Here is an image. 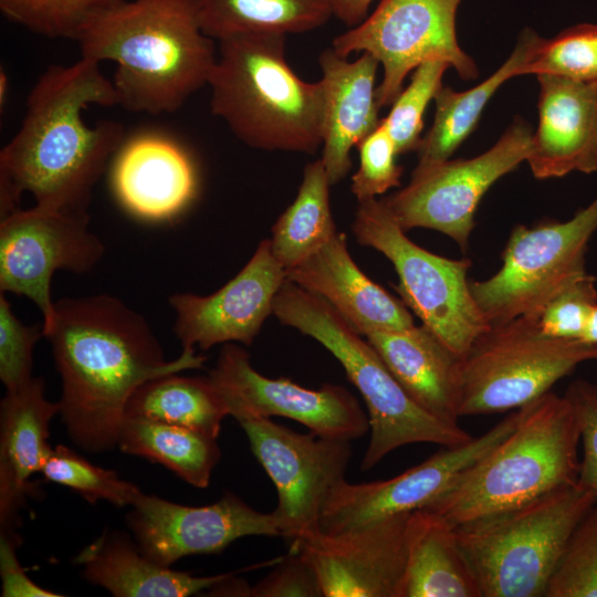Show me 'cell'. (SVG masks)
<instances>
[{
    "instance_id": "obj_1",
    "label": "cell",
    "mask_w": 597,
    "mask_h": 597,
    "mask_svg": "<svg viewBox=\"0 0 597 597\" xmlns=\"http://www.w3.org/2000/svg\"><path fill=\"white\" fill-rule=\"evenodd\" d=\"M101 64L80 57L45 69L29 92L21 125L0 151V218L24 192L49 209L88 213L93 188L125 140L111 119L86 124L90 105H117Z\"/></svg>"
},
{
    "instance_id": "obj_2",
    "label": "cell",
    "mask_w": 597,
    "mask_h": 597,
    "mask_svg": "<svg viewBox=\"0 0 597 597\" xmlns=\"http://www.w3.org/2000/svg\"><path fill=\"white\" fill-rule=\"evenodd\" d=\"M43 336L62 379L60 415L67 434L93 453L117 447L127 402L139 386L201 368L207 359L184 348L167 360L145 317L107 294L59 300Z\"/></svg>"
},
{
    "instance_id": "obj_3",
    "label": "cell",
    "mask_w": 597,
    "mask_h": 597,
    "mask_svg": "<svg viewBox=\"0 0 597 597\" xmlns=\"http://www.w3.org/2000/svg\"><path fill=\"white\" fill-rule=\"evenodd\" d=\"M75 42L82 57L115 63L117 105L150 115L178 111L208 85L218 56L199 0H125L91 19Z\"/></svg>"
},
{
    "instance_id": "obj_4",
    "label": "cell",
    "mask_w": 597,
    "mask_h": 597,
    "mask_svg": "<svg viewBox=\"0 0 597 597\" xmlns=\"http://www.w3.org/2000/svg\"><path fill=\"white\" fill-rule=\"evenodd\" d=\"M285 38L252 33L218 42L210 108L249 147L314 154L322 146L323 86L292 70Z\"/></svg>"
},
{
    "instance_id": "obj_5",
    "label": "cell",
    "mask_w": 597,
    "mask_h": 597,
    "mask_svg": "<svg viewBox=\"0 0 597 597\" xmlns=\"http://www.w3.org/2000/svg\"><path fill=\"white\" fill-rule=\"evenodd\" d=\"M523 408L516 428L422 510L457 526L577 481L580 437L567 398L548 391Z\"/></svg>"
},
{
    "instance_id": "obj_6",
    "label": "cell",
    "mask_w": 597,
    "mask_h": 597,
    "mask_svg": "<svg viewBox=\"0 0 597 597\" xmlns=\"http://www.w3.org/2000/svg\"><path fill=\"white\" fill-rule=\"evenodd\" d=\"M272 314L322 344L343 366L359 391L369 419V442L360 469L368 471L391 451L411 443L457 447L473 439L460 425L420 408L391 374L367 338L324 298L285 280Z\"/></svg>"
},
{
    "instance_id": "obj_7",
    "label": "cell",
    "mask_w": 597,
    "mask_h": 597,
    "mask_svg": "<svg viewBox=\"0 0 597 597\" xmlns=\"http://www.w3.org/2000/svg\"><path fill=\"white\" fill-rule=\"evenodd\" d=\"M597 495L577 481L455 526L482 597H543L568 540Z\"/></svg>"
},
{
    "instance_id": "obj_8",
    "label": "cell",
    "mask_w": 597,
    "mask_h": 597,
    "mask_svg": "<svg viewBox=\"0 0 597 597\" xmlns=\"http://www.w3.org/2000/svg\"><path fill=\"white\" fill-rule=\"evenodd\" d=\"M589 360H597V344L547 336L537 317L491 324L459 357V416L521 408Z\"/></svg>"
},
{
    "instance_id": "obj_9",
    "label": "cell",
    "mask_w": 597,
    "mask_h": 597,
    "mask_svg": "<svg viewBox=\"0 0 597 597\" xmlns=\"http://www.w3.org/2000/svg\"><path fill=\"white\" fill-rule=\"evenodd\" d=\"M353 231L360 244L392 263L401 301L455 356L461 357L490 327L470 290V260L448 259L419 247L376 198L359 202Z\"/></svg>"
},
{
    "instance_id": "obj_10",
    "label": "cell",
    "mask_w": 597,
    "mask_h": 597,
    "mask_svg": "<svg viewBox=\"0 0 597 597\" xmlns=\"http://www.w3.org/2000/svg\"><path fill=\"white\" fill-rule=\"evenodd\" d=\"M597 231V196L565 222L514 227L491 277L470 281L471 293L490 324L538 317L545 304L585 274L588 243Z\"/></svg>"
},
{
    "instance_id": "obj_11",
    "label": "cell",
    "mask_w": 597,
    "mask_h": 597,
    "mask_svg": "<svg viewBox=\"0 0 597 597\" xmlns=\"http://www.w3.org/2000/svg\"><path fill=\"white\" fill-rule=\"evenodd\" d=\"M460 1L380 0L363 22L335 36L332 48L343 56L369 53L383 66L376 88L380 108L394 103L406 76L426 61H446L460 77L474 80L478 66L462 51L455 34Z\"/></svg>"
},
{
    "instance_id": "obj_12",
    "label": "cell",
    "mask_w": 597,
    "mask_h": 597,
    "mask_svg": "<svg viewBox=\"0 0 597 597\" xmlns=\"http://www.w3.org/2000/svg\"><path fill=\"white\" fill-rule=\"evenodd\" d=\"M532 134L517 119L485 153L416 167L409 184L381 201L405 231L436 230L464 250L480 200L498 179L527 160Z\"/></svg>"
},
{
    "instance_id": "obj_13",
    "label": "cell",
    "mask_w": 597,
    "mask_h": 597,
    "mask_svg": "<svg viewBox=\"0 0 597 597\" xmlns=\"http://www.w3.org/2000/svg\"><path fill=\"white\" fill-rule=\"evenodd\" d=\"M251 450L273 482V511L290 552L321 531L320 520L332 489L343 479L352 458L350 440L300 433L270 418L238 420Z\"/></svg>"
},
{
    "instance_id": "obj_14",
    "label": "cell",
    "mask_w": 597,
    "mask_h": 597,
    "mask_svg": "<svg viewBox=\"0 0 597 597\" xmlns=\"http://www.w3.org/2000/svg\"><path fill=\"white\" fill-rule=\"evenodd\" d=\"M88 222V213L36 205L0 220V293L31 300L42 314L43 329L54 317L53 274L57 270L87 273L104 255V244Z\"/></svg>"
},
{
    "instance_id": "obj_15",
    "label": "cell",
    "mask_w": 597,
    "mask_h": 597,
    "mask_svg": "<svg viewBox=\"0 0 597 597\" xmlns=\"http://www.w3.org/2000/svg\"><path fill=\"white\" fill-rule=\"evenodd\" d=\"M208 376L237 421L284 417L321 437L350 441L369 431L368 415L346 388L325 384L308 389L289 378L266 377L252 367L248 352L232 343L224 344Z\"/></svg>"
},
{
    "instance_id": "obj_16",
    "label": "cell",
    "mask_w": 597,
    "mask_h": 597,
    "mask_svg": "<svg viewBox=\"0 0 597 597\" xmlns=\"http://www.w3.org/2000/svg\"><path fill=\"white\" fill-rule=\"evenodd\" d=\"M517 408L478 438L441 450L387 480L366 483L339 481L329 492L320 520L321 532L339 533L399 513L422 510L443 493L467 468L489 452L519 425Z\"/></svg>"
},
{
    "instance_id": "obj_17",
    "label": "cell",
    "mask_w": 597,
    "mask_h": 597,
    "mask_svg": "<svg viewBox=\"0 0 597 597\" xmlns=\"http://www.w3.org/2000/svg\"><path fill=\"white\" fill-rule=\"evenodd\" d=\"M127 525L140 552L167 567L189 555L219 553L241 537L281 536L273 512H260L231 492L203 506L140 493Z\"/></svg>"
},
{
    "instance_id": "obj_18",
    "label": "cell",
    "mask_w": 597,
    "mask_h": 597,
    "mask_svg": "<svg viewBox=\"0 0 597 597\" xmlns=\"http://www.w3.org/2000/svg\"><path fill=\"white\" fill-rule=\"evenodd\" d=\"M408 515H389L334 534L320 531L292 553L308 561L323 597H401Z\"/></svg>"
},
{
    "instance_id": "obj_19",
    "label": "cell",
    "mask_w": 597,
    "mask_h": 597,
    "mask_svg": "<svg viewBox=\"0 0 597 597\" xmlns=\"http://www.w3.org/2000/svg\"><path fill=\"white\" fill-rule=\"evenodd\" d=\"M286 272L274 258L270 240H263L241 271L214 293L201 296L175 294L174 332L184 348L202 350L217 344L251 345L266 317Z\"/></svg>"
},
{
    "instance_id": "obj_20",
    "label": "cell",
    "mask_w": 597,
    "mask_h": 597,
    "mask_svg": "<svg viewBox=\"0 0 597 597\" xmlns=\"http://www.w3.org/2000/svg\"><path fill=\"white\" fill-rule=\"evenodd\" d=\"M536 76L538 126L526 160L532 174L546 179L597 171V82Z\"/></svg>"
},
{
    "instance_id": "obj_21",
    "label": "cell",
    "mask_w": 597,
    "mask_h": 597,
    "mask_svg": "<svg viewBox=\"0 0 597 597\" xmlns=\"http://www.w3.org/2000/svg\"><path fill=\"white\" fill-rule=\"evenodd\" d=\"M113 191L124 209L146 221H166L195 199V164L175 139L144 133L125 139L112 160Z\"/></svg>"
},
{
    "instance_id": "obj_22",
    "label": "cell",
    "mask_w": 597,
    "mask_h": 597,
    "mask_svg": "<svg viewBox=\"0 0 597 597\" xmlns=\"http://www.w3.org/2000/svg\"><path fill=\"white\" fill-rule=\"evenodd\" d=\"M318 63L324 96L321 160L333 186L348 174L353 147L381 121L375 86L379 63L366 52L350 61L333 48L320 54Z\"/></svg>"
},
{
    "instance_id": "obj_23",
    "label": "cell",
    "mask_w": 597,
    "mask_h": 597,
    "mask_svg": "<svg viewBox=\"0 0 597 597\" xmlns=\"http://www.w3.org/2000/svg\"><path fill=\"white\" fill-rule=\"evenodd\" d=\"M285 272L286 280L324 298L363 336L373 331L415 325L405 303L356 265L343 233L336 232L322 248Z\"/></svg>"
},
{
    "instance_id": "obj_24",
    "label": "cell",
    "mask_w": 597,
    "mask_h": 597,
    "mask_svg": "<svg viewBox=\"0 0 597 597\" xmlns=\"http://www.w3.org/2000/svg\"><path fill=\"white\" fill-rule=\"evenodd\" d=\"M60 413V402L44 396L42 378L7 391L0 406V526L14 532L18 514L35 486L30 481L41 472L52 448L50 422Z\"/></svg>"
},
{
    "instance_id": "obj_25",
    "label": "cell",
    "mask_w": 597,
    "mask_h": 597,
    "mask_svg": "<svg viewBox=\"0 0 597 597\" xmlns=\"http://www.w3.org/2000/svg\"><path fill=\"white\" fill-rule=\"evenodd\" d=\"M365 337L420 408L441 421L459 423V357L427 326L373 331Z\"/></svg>"
},
{
    "instance_id": "obj_26",
    "label": "cell",
    "mask_w": 597,
    "mask_h": 597,
    "mask_svg": "<svg viewBox=\"0 0 597 597\" xmlns=\"http://www.w3.org/2000/svg\"><path fill=\"white\" fill-rule=\"evenodd\" d=\"M74 562L87 582L116 597H186L208 590L230 575L193 576L159 565L121 532H105Z\"/></svg>"
},
{
    "instance_id": "obj_27",
    "label": "cell",
    "mask_w": 597,
    "mask_h": 597,
    "mask_svg": "<svg viewBox=\"0 0 597 597\" xmlns=\"http://www.w3.org/2000/svg\"><path fill=\"white\" fill-rule=\"evenodd\" d=\"M401 597H482L455 526L429 510L409 513Z\"/></svg>"
},
{
    "instance_id": "obj_28",
    "label": "cell",
    "mask_w": 597,
    "mask_h": 597,
    "mask_svg": "<svg viewBox=\"0 0 597 597\" xmlns=\"http://www.w3.org/2000/svg\"><path fill=\"white\" fill-rule=\"evenodd\" d=\"M538 35L524 30L510 57L489 78L479 85L455 92L441 87L434 96L433 123L422 137L416 167H426L450 159V156L474 129L486 103L498 88L513 76L528 60Z\"/></svg>"
},
{
    "instance_id": "obj_29",
    "label": "cell",
    "mask_w": 597,
    "mask_h": 597,
    "mask_svg": "<svg viewBox=\"0 0 597 597\" xmlns=\"http://www.w3.org/2000/svg\"><path fill=\"white\" fill-rule=\"evenodd\" d=\"M117 447L125 453L160 463L187 483L205 489L220 459L217 439L196 430L125 415Z\"/></svg>"
},
{
    "instance_id": "obj_30",
    "label": "cell",
    "mask_w": 597,
    "mask_h": 597,
    "mask_svg": "<svg viewBox=\"0 0 597 597\" xmlns=\"http://www.w3.org/2000/svg\"><path fill=\"white\" fill-rule=\"evenodd\" d=\"M125 415L186 427L218 439L227 402L209 377L177 374L144 383L129 398Z\"/></svg>"
},
{
    "instance_id": "obj_31",
    "label": "cell",
    "mask_w": 597,
    "mask_h": 597,
    "mask_svg": "<svg viewBox=\"0 0 597 597\" xmlns=\"http://www.w3.org/2000/svg\"><path fill=\"white\" fill-rule=\"evenodd\" d=\"M205 33L217 42L252 33H304L333 15L328 0H199Z\"/></svg>"
},
{
    "instance_id": "obj_32",
    "label": "cell",
    "mask_w": 597,
    "mask_h": 597,
    "mask_svg": "<svg viewBox=\"0 0 597 597\" xmlns=\"http://www.w3.org/2000/svg\"><path fill=\"white\" fill-rule=\"evenodd\" d=\"M329 184L321 158L306 165L294 201L272 228V253L286 271L322 248L337 231L329 206Z\"/></svg>"
},
{
    "instance_id": "obj_33",
    "label": "cell",
    "mask_w": 597,
    "mask_h": 597,
    "mask_svg": "<svg viewBox=\"0 0 597 597\" xmlns=\"http://www.w3.org/2000/svg\"><path fill=\"white\" fill-rule=\"evenodd\" d=\"M553 74L597 82V24L582 23L553 39L538 36L520 75Z\"/></svg>"
},
{
    "instance_id": "obj_34",
    "label": "cell",
    "mask_w": 597,
    "mask_h": 597,
    "mask_svg": "<svg viewBox=\"0 0 597 597\" xmlns=\"http://www.w3.org/2000/svg\"><path fill=\"white\" fill-rule=\"evenodd\" d=\"M41 473L46 480L74 490L91 504L105 500L116 506H132L142 493L136 484L92 464L63 444L52 449Z\"/></svg>"
},
{
    "instance_id": "obj_35",
    "label": "cell",
    "mask_w": 597,
    "mask_h": 597,
    "mask_svg": "<svg viewBox=\"0 0 597 597\" xmlns=\"http://www.w3.org/2000/svg\"><path fill=\"white\" fill-rule=\"evenodd\" d=\"M125 0H0L2 14L32 33L76 41L84 25Z\"/></svg>"
},
{
    "instance_id": "obj_36",
    "label": "cell",
    "mask_w": 597,
    "mask_h": 597,
    "mask_svg": "<svg viewBox=\"0 0 597 597\" xmlns=\"http://www.w3.org/2000/svg\"><path fill=\"white\" fill-rule=\"evenodd\" d=\"M449 66L442 60H430L418 65L410 83L391 104L389 114L381 118L398 155L418 150L422 139L423 114L429 102L442 87L441 80Z\"/></svg>"
},
{
    "instance_id": "obj_37",
    "label": "cell",
    "mask_w": 597,
    "mask_h": 597,
    "mask_svg": "<svg viewBox=\"0 0 597 597\" xmlns=\"http://www.w3.org/2000/svg\"><path fill=\"white\" fill-rule=\"evenodd\" d=\"M545 597H597V498L575 526Z\"/></svg>"
},
{
    "instance_id": "obj_38",
    "label": "cell",
    "mask_w": 597,
    "mask_h": 597,
    "mask_svg": "<svg viewBox=\"0 0 597 597\" xmlns=\"http://www.w3.org/2000/svg\"><path fill=\"white\" fill-rule=\"evenodd\" d=\"M356 147L359 167L352 177L350 189L359 202L400 186L402 167L396 161V145L383 119Z\"/></svg>"
},
{
    "instance_id": "obj_39",
    "label": "cell",
    "mask_w": 597,
    "mask_h": 597,
    "mask_svg": "<svg viewBox=\"0 0 597 597\" xmlns=\"http://www.w3.org/2000/svg\"><path fill=\"white\" fill-rule=\"evenodd\" d=\"M597 305L596 277L587 272L558 291L543 307L537 324L543 334L582 341L593 308Z\"/></svg>"
},
{
    "instance_id": "obj_40",
    "label": "cell",
    "mask_w": 597,
    "mask_h": 597,
    "mask_svg": "<svg viewBox=\"0 0 597 597\" xmlns=\"http://www.w3.org/2000/svg\"><path fill=\"white\" fill-rule=\"evenodd\" d=\"M43 336L42 325H25L0 293V379L7 391H13L32 377L33 348Z\"/></svg>"
},
{
    "instance_id": "obj_41",
    "label": "cell",
    "mask_w": 597,
    "mask_h": 597,
    "mask_svg": "<svg viewBox=\"0 0 597 597\" xmlns=\"http://www.w3.org/2000/svg\"><path fill=\"white\" fill-rule=\"evenodd\" d=\"M564 396L574 411L583 444L577 482L597 495V385L576 379Z\"/></svg>"
},
{
    "instance_id": "obj_42",
    "label": "cell",
    "mask_w": 597,
    "mask_h": 597,
    "mask_svg": "<svg viewBox=\"0 0 597 597\" xmlns=\"http://www.w3.org/2000/svg\"><path fill=\"white\" fill-rule=\"evenodd\" d=\"M253 597H323L317 576L300 553L289 552L274 568L250 588Z\"/></svg>"
},
{
    "instance_id": "obj_43",
    "label": "cell",
    "mask_w": 597,
    "mask_h": 597,
    "mask_svg": "<svg viewBox=\"0 0 597 597\" xmlns=\"http://www.w3.org/2000/svg\"><path fill=\"white\" fill-rule=\"evenodd\" d=\"M0 574L2 597H60L35 584L25 574L17 557L20 540L15 532H0Z\"/></svg>"
},
{
    "instance_id": "obj_44",
    "label": "cell",
    "mask_w": 597,
    "mask_h": 597,
    "mask_svg": "<svg viewBox=\"0 0 597 597\" xmlns=\"http://www.w3.org/2000/svg\"><path fill=\"white\" fill-rule=\"evenodd\" d=\"M333 17L353 28L368 15L373 0H328Z\"/></svg>"
},
{
    "instance_id": "obj_45",
    "label": "cell",
    "mask_w": 597,
    "mask_h": 597,
    "mask_svg": "<svg viewBox=\"0 0 597 597\" xmlns=\"http://www.w3.org/2000/svg\"><path fill=\"white\" fill-rule=\"evenodd\" d=\"M582 341L597 344V305L590 313Z\"/></svg>"
},
{
    "instance_id": "obj_46",
    "label": "cell",
    "mask_w": 597,
    "mask_h": 597,
    "mask_svg": "<svg viewBox=\"0 0 597 597\" xmlns=\"http://www.w3.org/2000/svg\"><path fill=\"white\" fill-rule=\"evenodd\" d=\"M8 76L6 72L1 71L0 73V105L2 106L7 102L8 96Z\"/></svg>"
}]
</instances>
